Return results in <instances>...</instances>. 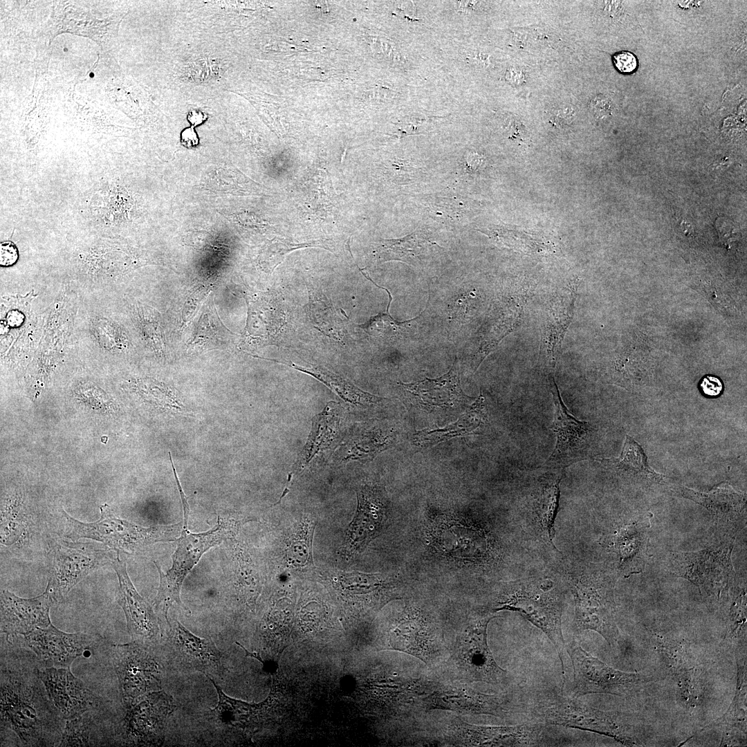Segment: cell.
<instances>
[{"label": "cell", "instance_id": "6da1fadb", "mask_svg": "<svg viewBox=\"0 0 747 747\" xmlns=\"http://www.w3.org/2000/svg\"><path fill=\"white\" fill-rule=\"evenodd\" d=\"M37 670L30 674L1 667V726L13 730L24 745H53L60 737L59 718L39 685Z\"/></svg>", "mask_w": 747, "mask_h": 747}, {"label": "cell", "instance_id": "7a4b0ae2", "mask_svg": "<svg viewBox=\"0 0 747 747\" xmlns=\"http://www.w3.org/2000/svg\"><path fill=\"white\" fill-rule=\"evenodd\" d=\"M616 580V571L594 564L569 573L567 578L574 601L575 629L595 631L611 645L619 638L615 619Z\"/></svg>", "mask_w": 747, "mask_h": 747}, {"label": "cell", "instance_id": "3957f363", "mask_svg": "<svg viewBox=\"0 0 747 747\" xmlns=\"http://www.w3.org/2000/svg\"><path fill=\"white\" fill-rule=\"evenodd\" d=\"M563 590L548 579L517 582L498 596L495 612L508 610L519 613L546 635L555 646L564 673L566 644L562 629Z\"/></svg>", "mask_w": 747, "mask_h": 747}, {"label": "cell", "instance_id": "277c9868", "mask_svg": "<svg viewBox=\"0 0 747 747\" xmlns=\"http://www.w3.org/2000/svg\"><path fill=\"white\" fill-rule=\"evenodd\" d=\"M65 536L88 538L113 550L131 553L156 542L175 540L182 533L181 524L143 527L117 517L107 504L100 507V517L91 523L80 522L63 511Z\"/></svg>", "mask_w": 747, "mask_h": 747}, {"label": "cell", "instance_id": "5b68a950", "mask_svg": "<svg viewBox=\"0 0 747 747\" xmlns=\"http://www.w3.org/2000/svg\"><path fill=\"white\" fill-rule=\"evenodd\" d=\"M533 714L546 725L580 729L612 737L625 745H633L631 728L622 714L605 712L573 697L549 693L540 697Z\"/></svg>", "mask_w": 747, "mask_h": 747}, {"label": "cell", "instance_id": "8992f818", "mask_svg": "<svg viewBox=\"0 0 747 747\" xmlns=\"http://www.w3.org/2000/svg\"><path fill=\"white\" fill-rule=\"evenodd\" d=\"M218 520L212 529L205 533H187L183 528L172 556V566L167 573L155 563L160 575L158 592L154 600L156 613L167 612L169 606L174 603L190 612L180 598L185 578L204 553L231 537L236 530L234 522L219 517Z\"/></svg>", "mask_w": 747, "mask_h": 747}, {"label": "cell", "instance_id": "52a82bcc", "mask_svg": "<svg viewBox=\"0 0 747 747\" xmlns=\"http://www.w3.org/2000/svg\"><path fill=\"white\" fill-rule=\"evenodd\" d=\"M573 670L571 697L590 694L627 697L642 689L655 677L643 673H628L614 669L593 656L575 642L566 645Z\"/></svg>", "mask_w": 747, "mask_h": 747}, {"label": "cell", "instance_id": "ba28073f", "mask_svg": "<svg viewBox=\"0 0 747 747\" xmlns=\"http://www.w3.org/2000/svg\"><path fill=\"white\" fill-rule=\"evenodd\" d=\"M732 548V542L728 541L697 551L672 552L667 569L673 575L692 582L700 591L719 596L735 578Z\"/></svg>", "mask_w": 747, "mask_h": 747}, {"label": "cell", "instance_id": "9c48e42d", "mask_svg": "<svg viewBox=\"0 0 747 747\" xmlns=\"http://www.w3.org/2000/svg\"><path fill=\"white\" fill-rule=\"evenodd\" d=\"M550 382L554 405L551 429L555 435L556 443L544 464L549 469L565 470L575 463L591 457L596 430L591 423L580 421L569 412L553 376Z\"/></svg>", "mask_w": 747, "mask_h": 747}, {"label": "cell", "instance_id": "30bf717a", "mask_svg": "<svg viewBox=\"0 0 747 747\" xmlns=\"http://www.w3.org/2000/svg\"><path fill=\"white\" fill-rule=\"evenodd\" d=\"M160 615L158 618L168 661L205 674L214 672L221 676L224 672L222 656L210 638L194 635L178 620L169 616L168 612Z\"/></svg>", "mask_w": 747, "mask_h": 747}, {"label": "cell", "instance_id": "8fae6325", "mask_svg": "<svg viewBox=\"0 0 747 747\" xmlns=\"http://www.w3.org/2000/svg\"><path fill=\"white\" fill-rule=\"evenodd\" d=\"M50 559L46 591L53 604L62 602L79 582L112 560L107 551L86 543L66 541L59 542L53 546Z\"/></svg>", "mask_w": 747, "mask_h": 747}, {"label": "cell", "instance_id": "7c38bea8", "mask_svg": "<svg viewBox=\"0 0 747 747\" xmlns=\"http://www.w3.org/2000/svg\"><path fill=\"white\" fill-rule=\"evenodd\" d=\"M496 617L492 610L473 614L458 641L457 661L461 672L470 681L500 684L508 680L507 672L497 665L487 643L488 623Z\"/></svg>", "mask_w": 747, "mask_h": 747}, {"label": "cell", "instance_id": "4fadbf2b", "mask_svg": "<svg viewBox=\"0 0 747 747\" xmlns=\"http://www.w3.org/2000/svg\"><path fill=\"white\" fill-rule=\"evenodd\" d=\"M113 664L127 705L160 690V665L143 645L133 642L113 646Z\"/></svg>", "mask_w": 747, "mask_h": 747}, {"label": "cell", "instance_id": "5bb4252c", "mask_svg": "<svg viewBox=\"0 0 747 747\" xmlns=\"http://www.w3.org/2000/svg\"><path fill=\"white\" fill-rule=\"evenodd\" d=\"M127 706L124 723L127 738L136 745L161 744L167 719L175 707L172 697L163 690H158Z\"/></svg>", "mask_w": 747, "mask_h": 747}, {"label": "cell", "instance_id": "9a60e30c", "mask_svg": "<svg viewBox=\"0 0 747 747\" xmlns=\"http://www.w3.org/2000/svg\"><path fill=\"white\" fill-rule=\"evenodd\" d=\"M25 641L48 667L69 668L91 647L93 638L85 633H66L50 624L24 635Z\"/></svg>", "mask_w": 747, "mask_h": 747}, {"label": "cell", "instance_id": "2e32d148", "mask_svg": "<svg viewBox=\"0 0 747 747\" xmlns=\"http://www.w3.org/2000/svg\"><path fill=\"white\" fill-rule=\"evenodd\" d=\"M37 672L53 706L64 719L74 718L97 708V697L69 668L50 667Z\"/></svg>", "mask_w": 747, "mask_h": 747}, {"label": "cell", "instance_id": "e0dca14e", "mask_svg": "<svg viewBox=\"0 0 747 747\" xmlns=\"http://www.w3.org/2000/svg\"><path fill=\"white\" fill-rule=\"evenodd\" d=\"M53 602L45 591L33 598H22L3 590L1 593V631L7 637L26 635L50 622V608Z\"/></svg>", "mask_w": 747, "mask_h": 747}, {"label": "cell", "instance_id": "ac0fdd59", "mask_svg": "<svg viewBox=\"0 0 747 747\" xmlns=\"http://www.w3.org/2000/svg\"><path fill=\"white\" fill-rule=\"evenodd\" d=\"M111 562L119 582L118 602L124 613L129 632L147 639L156 637L160 627L153 608L134 587L118 552Z\"/></svg>", "mask_w": 747, "mask_h": 747}, {"label": "cell", "instance_id": "d6986e66", "mask_svg": "<svg viewBox=\"0 0 747 747\" xmlns=\"http://www.w3.org/2000/svg\"><path fill=\"white\" fill-rule=\"evenodd\" d=\"M564 475V469H550L542 474L531 506V520L535 533L545 544L555 550V520L559 508L560 484Z\"/></svg>", "mask_w": 747, "mask_h": 747}, {"label": "cell", "instance_id": "ffe728a7", "mask_svg": "<svg viewBox=\"0 0 747 747\" xmlns=\"http://www.w3.org/2000/svg\"><path fill=\"white\" fill-rule=\"evenodd\" d=\"M459 367L456 358L449 371L439 378H426L416 382L399 384L412 395L415 404L421 407L431 409L451 407L465 403L470 398L462 391Z\"/></svg>", "mask_w": 747, "mask_h": 747}, {"label": "cell", "instance_id": "44dd1931", "mask_svg": "<svg viewBox=\"0 0 747 747\" xmlns=\"http://www.w3.org/2000/svg\"><path fill=\"white\" fill-rule=\"evenodd\" d=\"M673 488L682 497L704 506L719 527L727 528L737 525L746 512V495L736 492L728 483H721L708 492L681 486Z\"/></svg>", "mask_w": 747, "mask_h": 747}, {"label": "cell", "instance_id": "7402d4cb", "mask_svg": "<svg viewBox=\"0 0 747 747\" xmlns=\"http://www.w3.org/2000/svg\"><path fill=\"white\" fill-rule=\"evenodd\" d=\"M386 504L381 491L365 486L358 492V508L349 526L351 544L360 551L380 532L386 517Z\"/></svg>", "mask_w": 747, "mask_h": 747}, {"label": "cell", "instance_id": "603a6c76", "mask_svg": "<svg viewBox=\"0 0 747 747\" xmlns=\"http://www.w3.org/2000/svg\"><path fill=\"white\" fill-rule=\"evenodd\" d=\"M487 419L484 398L481 392L477 400L456 422L443 428H425L416 431L412 441L417 447L429 448L456 436L474 434Z\"/></svg>", "mask_w": 747, "mask_h": 747}, {"label": "cell", "instance_id": "cb8c5ba5", "mask_svg": "<svg viewBox=\"0 0 747 747\" xmlns=\"http://www.w3.org/2000/svg\"><path fill=\"white\" fill-rule=\"evenodd\" d=\"M574 299L573 292L563 295L555 302L547 319L540 362L549 376L554 374L561 342L571 320Z\"/></svg>", "mask_w": 747, "mask_h": 747}, {"label": "cell", "instance_id": "d4e9b609", "mask_svg": "<svg viewBox=\"0 0 747 747\" xmlns=\"http://www.w3.org/2000/svg\"><path fill=\"white\" fill-rule=\"evenodd\" d=\"M609 546L617 555L620 569L635 573L644 569L647 536L643 524L634 522L620 527L611 535Z\"/></svg>", "mask_w": 747, "mask_h": 747}, {"label": "cell", "instance_id": "484cf974", "mask_svg": "<svg viewBox=\"0 0 747 747\" xmlns=\"http://www.w3.org/2000/svg\"><path fill=\"white\" fill-rule=\"evenodd\" d=\"M542 732L540 724L474 726L469 731V738L470 743L476 746H533L539 743Z\"/></svg>", "mask_w": 747, "mask_h": 747}, {"label": "cell", "instance_id": "4316f807", "mask_svg": "<svg viewBox=\"0 0 747 747\" xmlns=\"http://www.w3.org/2000/svg\"><path fill=\"white\" fill-rule=\"evenodd\" d=\"M275 361L314 377L330 388L345 402L352 405L364 407L371 404H376L384 399L364 391L351 381L322 367L310 366L306 367L288 361Z\"/></svg>", "mask_w": 747, "mask_h": 747}, {"label": "cell", "instance_id": "83f0119b", "mask_svg": "<svg viewBox=\"0 0 747 747\" xmlns=\"http://www.w3.org/2000/svg\"><path fill=\"white\" fill-rule=\"evenodd\" d=\"M618 474L630 479L662 483L664 477L648 465L642 447L629 435H626L620 455L617 458L599 460Z\"/></svg>", "mask_w": 747, "mask_h": 747}, {"label": "cell", "instance_id": "f1b7e54d", "mask_svg": "<svg viewBox=\"0 0 747 747\" xmlns=\"http://www.w3.org/2000/svg\"><path fill=\"white\" fill-rule=\"evenodd\" d=\"M431 246L425 234L417 231L400 239H381L376 245L374 254L379 262L398 260L413 264L416 259L425 255Z\"/></svg>", "mask_w": 747, "mask_h": 747}, {"label": "cell", "instance_id": "f546056e", "mask_svg": "<svg viewBox=\"0 0 747 747\" xmlns=\"http://www.w3.org/2000/svg\"><path fill=\"white\" fill-rule=\"evenodd\" d=\"M333 409V406L328 405L313 418L308 441L297 459V468L306 465L318 452L324 449L335 438L339 427V417Z\"/></svg>", "mask_w": 747, "mask_h": 747}, {"label": "cell", "instance_id": "4dcf8cb0", "mask_svg": "<svg viewBox=\"0 0 747 747\" xmlns=\"http://www.w3.org/2000/svg\"><path fill=\"white\" fill-rule=\"evenodd\" d=\"M231 334L233 333L222 323L212 300L210 299L205 304L193 338L189 344L197 348L219 347L230 340Z\"/></svg>", "mask_w": 747, "mask_h": 747}, {"label": "cell", "instance_id": "1f68e13d", "mask_svg": "<svg viewBox=\"0 0 747 747\" xmlns=\"http://www.w3.org/2000/svg\"><path fill=\"white\" fill-rule=\"evenodd\" d=\"M96 732L93 720L91 714L86 712L77 717L67 719L59 746H102Z\"/></svg>", "mask_w": 747, "mask_h": 747}, {"label": "cell", "instance_id": "d6a6232c", "mask_svg": "<svg viewBox=\"0 0 747 747\" xmlns=\"http://www.w3.org/2000/svg\"><path fill=\"white\" fill-rule=\"evenodd\" d=\"M359 269L367 279L371 281L375 286L387 291L389 295V303L385 312L378 313V315L371 317L367 322L360 324L359 326L365 330L369 335L374 337L385 338L397 337L400 332L404 330V328H405L406 326H408L407 325V324L420 317V315L422 314L423 311L421 312L418 316L405 322L396 321L391 316L389 311L393 299L391 293L387 288L376 284L370 277H369L368 274L363 272L362 269Z\"/></svg>", "mask_w": 747, "mask_h": 747}, {"label": "cell", "instance_id": "836d02e7", "mask_svg": "<svg viewBox=\"0 0 747 747\" xmlns=\"http://www.w3.org/2000/svg\"><path fill=\"white\" fill-rule=\"evenodd\" d=\"M7 505L1 508V542L10 545L25 537L30 522L20 503Z\"/></svg>", "mask_w": 747, "mask_h": 747}, {"label": "cell", "instance_id": "e575fe53", "mask_svg": "<svg viewBox=\"0 0 747 747\" xmlns=\"http://www.w3.org/2000/svg\"><path fill=\"white\" fill-rule=\"evenodd\" d=\"M314 246L325 248L320 241L295 243L274 240L264 246L259 256V263L266 272L271 273L288 253L299 248Z\"/></svg>", "mask_w": 747, "mask_h": 747}, {"label": "cell", "instance_id": "d590c367", "mask_svg": "<svg viewBox=\"0 0 747 747\" xmlns=\"http://www.w3.org/2000/svg\"><path fill=\"white\" fill-rule=\"evenodd\" d=\"M429 208L437 217L444 221L453 223H459L461 221L462 213L464 212L461 197L436 196L428 199Z\"/></svg>", "mask_w": 747, "mask_h": 747}, {"label": "cell", "instance_id": "8d00e7d4", "mask_svg": "<svg viewBox=\"0 0 747 747\" xmlns=\"http://www.w3.org/2000/svg\"><path fill=\"white\" fill-rule=\"evenodd\" d=\"M379 432L367 434L358 439L353 443L351 452L347 458L359 460H370L378 452L385 449L388 444V439Z\"/></svg>", "mask_w": 747, "mask_h": 747}, {"label": "cell", "instance_id": "74e56055", "mask_svg": "<svg viewBox=\"0 0 747 747\" xmlns=\"http://www.w3.org/2000/svg\"><path fill=\"white\" fill-rule=\"evenodd\" d=\"M614 65L618 71L623 73L635 71L638 67V60L635 55L629 51H620L613 56Z\"/></svg>", "mask_w": 747, "mask_h": 747}, {"label": "cell", "instance_id": "f35d334b", "mask_svg": "<svg viewBox=\"0 0 747 747\" xmlns=\"http://www.w3.org/2000/svg\"><path fill=\"white\" fill-rule=\"evenodd\" d=\"M207 294V290H205L204 288H201L197 289L191 295L186 301L184 306L183 312V322H187L192 317L196 308L200 306Z\"/></svg>", "mask_w": 747, "mask_h": 747}, {"label": "cell", "instance_id": "ab89813d", "mask_svg": "<svg viewBox=\"0 0 747 747\" xmlns=\"http://www.w3.org/2000/svg\"><path fill=\"white\" fill-rule=\"evenodd\" d=\"M18 250L11 241H3L0 246V264L7 267L15 264L18 259Z\"/></svg>", "mask_w": 747, "mask_h": 747}, {"label": "cell", "instance_id": "60d3db41", "mask_svg": "<svg viewBox=\"0 0 747 747\" xmlns=\"http://www.w3.org/2000/svg\"><path fill=\"white\" fill-rule=\"evenodd\" d=\"M700 387L705 395L710 397L718 396L723 391V384L719 378L710 375L703 378Z\"/></svg>", "mask_w": 747, "mask_h": 747}, {"label": "cell", "instance_id": "b9f144b4", "mask_svg": "<svg viewBox=\"0 0 747 747\" xmlns=\"http://www.w3.org/2000/svg\"><path fill=\"white\" fill-rule=\"evenodd\" d=\"M169 461H170L172 468V470H173V473H174V478H175V480H176V484H177V486H178V490L179 493H180V496H181V501H182L183 510H184L185 520L186 521L187 519V515H188V513H189V510H190L189 505H188V503H187V497H186L185 495L184 494V492L183 491L181 483H180L179 480L178 479V476H177V474H176V469H175V467H174V463H173V461H172L171 452H169Z\"/></svg>", "mask_w": 747, "mask_h": 747}, {"label": "cell", "instance_id": "7bdbcfd3", "mask_svg": "<svg viewBox=\"0 0 747 747\" xmlns=\"http://www.w3.org/2000/svg\"><path fill=\"white\" fill-rule=\"evenodd\" d=\"M89 76H90L91 77H93L94 76V74H93V73H90Z\"/></svg>", "mask_w": 747, "mask_h": 747}, {"label": "cell", "instance_id": "ee69618b", "mask_svg": "<svg viewBox=\"0 0 747 747\" xmlns=\"http://www.w3.org/2000/svg\"><path fill=\"white\" fill-rule=\"evenodd\" d=\"M63 50H64V52H67V51H68V48H64Z\"/></svg>", "mask_w": 747, "mask_h": 747}]
</instances>
